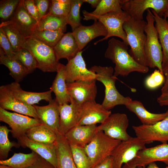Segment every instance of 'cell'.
Returning <instances> with one entry per match:
<instances>
[{"mask_svg": "<svg viewBox=\"0 0 168 168\" xmlns=\"http://www.w3.org/2000/svg\"><path fill=\"white\" fill-rule=\"evenodd\" d=\"M128 45L123 41L114 38L109 40L105 57L110 60L115 65L114 74L127 76L133 72L145 73L149 68L137 62L128 53Z\"/></svg>", "mask_w": 168, "mask_h": 168, "instance_id": "cell-1", "label": "cell"}, {"mask_svg": "<svg viewBox=\"0 0 168 168\" xmlns=\"http://www.w3.org/2000/svg\"><path fill=\"white\" fill-rule=\"evenodd\" d=\"M96 75V80L101 82L105 87V96L102 104L106 110H110L119 105H127L132 99L125 97L117 90L115 82L117 79L114 76V69L111 66H94L89 69Z\"/></svg>", "mask_w": 168, "mask_h": 168, "instance_id": "cell-2", "label": "cell"}, {"mask_svg": "<svg viewBox=\"0 0 168 168\" xmlns=\"http://www.w3.org/2000/svg\"><path fill=\"white\" fill-rule=\"evenodd\" d=\"M147 23L144 20H138L130 17L123 24L131 55L139 64L147 67L145 53L147 36L145 29Z\"/></svg>", "mask_w": 168, "mask_h": 168, "instance_id": "cell-3", "label": "cell"}, {"mask_svg": "<svg viewBox=\"0 0 168 168\" xmlns=\"http://www.w3.org/2000/svg\"><path fill=\"white\" fill-rule=\"evenodd\" d=\"M147 11V24L145 29L147 39L145 53L147 67L152 68H157L163 74L162 67L163 52L158 34L154 25V17L150 9Z\"/></svg>", "mask_w": 168, "mask_h": 168, "instance_id": "cell-4", "label": "cell"}, {"mask_svg": "<svg viewBox=\"0 0 168 168\" xmlns=\"http://www.w3.org/2000/svg\"><path fill=\"white\" fill-rule=\"evenodd\" d=\"M24 48L35 58L38 68L44 72H57L59 63L53 47L31 36L26 38Z\"/></svg>", "mask_w": 168, "mask_h": 168, "instance_id": "cell-5", "label": "cell"}, {"mask_svg": "<svg viewBox=\"0 0 168 168\" xmlns=\"http://www.w3.org/2000/svg\"><path fill=\"white\" fill-rule=\"evenodd\" d=\"M121 141L109 137L102 131L97 132L91 141L84 147L90 161L91 168L111 156Z\"/></svg>", "mask_w": 168, "mask_h": 168, "instance_id": "cell-6", "label": "cell"}, {"mask_svg": "<svg viewBox=\"0 0 168 168\" xmlns=\"http://www.w3.org/2000/svg\"><path fill=\"white\" fill-rule=\"evenodd\" d=\"M121 6L124 11L136 20H143L144 12L150 9L162 18L168 8V0H122Z\"/></svg>", "mask_w": 168, "mask_h": 168, "instance_id": "cell-7", "label": "cell"}, {"mask_svg": "<svg viewBox=\"0 0 168 168\" xmlns=\"http://www.w3.org/2000/svg\"><path fill=\"white\" fill-rule=\"evenodd\" d=\"M145 143L140 138L132 137L121 141L115 147L111 156L113 168H121L122 165L135 158L138 152L146 148Z\"/></svg>", "mask_w": 168, "mask_h": 168, "instance_id": "cell-8", "label": "cell"}, {"mask_svg": "<svg viewBox=\"0 0 168 168\" xmlns=\"http://www.w3.org/2000/svg\"><path fill=\"white\" fill-rule=\"evenodd\" d=\"M129 120L124 113L111 114L103 123L97 127V132H103L106 135L112 138L124 141L132 137L127 132Z\"/></svg>", "mask_w": 168, "mask_h": 168, "instance_id": "cell-9", "label": "cell"}, {"mask_svg": "<svg viewBox=\"0 0 168 168\" xmlns=\"http://www.w3.org/2000/svg\"><path fill=\"white\" fill-rule=\"evenodd\" d=\"M130 17V16L124 11L121 12H111L97 17L96 21L98 20L103 24L107 30V34L103 38L95 42L94 44L96 45L110 37L116 36L121 39L128 45L123 25Z\"/></svg>", "mask_w": 168, "mask_h": 168, "instance_id": "cell-10", "label": "cell"}, {"mask_svg": "<svg viewBox=\"0 0 168 168\" xmlns=\"http://www.w3.org/2000/svg\"><path fill=\"white\" fill-rule=\"evenodd\" d=\"M0 120L11 128L13 137L17 139L26 135L30 128L42 124L38 119L16 113L11 112L0 107Z\"/></svg>", "mask_w": 168, "mask_h": 168, "instance_id": "cell-11", "label": "cell"}, {"mask_svg": "<svg viewBox=\"0 0 168 168\" xmlns=\"http://www.w3.org/2000/svg\"><path fill=\"white\" fill-rule=\"evenodd\" d=\"M168 110V109L167 110ZM136 137L146 144L158 141L163 143L168 142V115L164 119L154 124H142L132 127Z\"/></svg>", "mask_w": 168, "mask_h": 168, "instance_id": "cell-12", "label": "cell"}, {"mask_svg": "<svg viewBox=\"0 0 168 168\" xmlns=\"http://www.w3.org/2000/svg\"><path fill=\"white\" fill-rule=\"evenodd\" d=\"M82 53V51L78 52L65 65L66 83L96 81V74L87 68Z\"/></svg>", "mask_w": 168, "mask_h": 168, "instance_id": "cell-13", "label": "cell"}, {"mask_svg": "<svg viewBox=\"0 0 168 168\" xmlns=\"http://www.w3.org/2000/svg\"><path fill=\"white\" fill-rule=\"evenodd\" d=\"M110 110L106 109L95 101L85 102L81 105L78 125H92L104 122L111 114Z\"/></svg>", "mask_w": 168, "mask_h": 168, "instance_id": "cell-14", "label": "cell"}, {"mask_svg": "<svg viewBox=\"0 0 168 168\" xmlns=\"http://www.w3.org/2000/svg\"><path fill=\"white\" fill-rule=\"evenodd\" d=\"M0 107L6 110L38 119L34 105H28L16 98L7 85L0 86Z\"/></svg>", "mask_w": 168, "mask_h": 168, "instance_id": "cell-15", "label": "cell"}, {"mask_svg": "<svg viewBox=\"0 0 168 168\" xmlns=\"http://www.w3.org/2000/svg\"><path fill=\"white\" fill-rule=\"evenodd\" d=\"M81 105L71 98L70 103L59 105V133L64 135L70 129L78 125Z\"/></svg>", "mask_w": 168, "mask_h": 168, "instance_id": "cell-16", "label": "cell"}, {"mask_svg": "<svg viewBox=\"0 0 168 168\" xmlns=\"http://www.w3.org/2000/svg\"><path fill=\"white\" fill-rule=\"evenodd\" d=\"M96 81H78L66 83L71 98L80 105L86 102L95 101L97 93Z\"/></svg>", "mask_w": 168, "mask_h": 168, "instance_id": "cell-17", "label": "cell"}, {"mask_svg": "<svg viewBox=\"0 0 168 168\" xmlns=\"http://www.w3.org/2000/svg\"><path fill=\"white\" fill-rule=\"evenodd\" d=\"M133 160L137 166L145 167L151 162L158 161L168 166V144L163 143L154 147L146 148L139 151Z\"/></svg>", "mask_w": 168, "mask_h": 168, "instance_id": "cell-18", "label": "cell"}, {"mask_svg": "<svg viewBox=\"0 0 168 168\" xmlns=\"http://www.w3.org/2000/svg\"><path fill=\"white\" fill-rule=\"evenodd\" d=\"M5 21L13 25L26 38L32 36L38 23L37 21L31 16L26 10L23 0H20L10 19Z\"/></svg>", "mask_w": 168, "mask_h": 168, "instance_id": "cell-19", "label": "cell"}, {"mask_svg": "<svg viewBox=\"0 0 168 168\" xmlns=\"http://www.w3.org/2000/svg\"><path fill=\"white\" fill-rule=\"evenodd\" d=\"M72 33L80 51H82L92 40L100 36L105 37L107 34L105 27L98 20L95 21L94 23L90 26H86L82 25Z\"/></svg>", "mask_w": 168, "mask_h": 168, "instance_id": "cell-20", "label": "cell"}, {"mask_svg": "<svg viewBox=\"0 0 168 168\" xmlns=\"http://www.w3.org/2000/svg\"><path fill=\"white\" fill-rule=\"evenodd\" d=\"M20 146L28 147L45 159L55 168L57 166L55 143L47 144L35 142L30 139L26 134L17 139Z\"/></svg>", "mask_w": 168, "mask_h": 168, "instance_id": "cell-21", "label": "cell"}, {"mask_svg": "<svg viewBox=\"0 0 168 168\" xmlns=\"http://www.w3.org/2000/svg\"><path fill=\"white\" fill-rule=\"evenodd\" d=\"M96 125H77L70 129L64 136L70 145L85 147L97 132Z\"/></svg>", "mask_w": 168, "mask_h": 168, "instance_id": "cell-22", "label": "cell"}, {"mask_svg": "<svg viewBox=\"0 0 168 168\" xmlns=\"http://www.w3.org/2000/svg\"><path fill=\"white\" fill-rule=\"evenodd\" d=\"M49 103L48 105L45 106L33 105L41 124L57 133H58L59 124V104L55 99Z\"/></svg>", "mask_w": 168, "mask_h": 168, "instance_id": "cell-23", "label": "cell"}, {"mask_svg": "<svg viewBox=\"0 0 168 168\" xmlns=\"http://www.w3.org/2000/svg\"><path fill=\"white\" fill-rule=\"evenodd\" d=\"M7 85L16 98L29 105H33L43 100L49 102L53 100L50 90L40 92L28 91L23 90L19 83L15 82Z\"/></svg>", "mask_w": 168, "mask_h": 168, "instance_id": "cell-24", "label": "cell"}, {"mask_svg": "<svg viewBox=\"0 0 168 168\" xmlns=\"http://www.w3.org/2000/svg\"><path fill=\"white\" fill-rule=\"evenodd\" d=\"M130 111L135 114L142 125H150L155 124L165 119L168 115V110L162 113H153L147 110L142 103L132 99L125 105Z\"/></svg>", "mask_w": 168, "mask_h": 168, "instance_id": "cell-25", "label": "cell"}, {"mask_svg": "<svg viewBox=\"0 0 168 168\" xmlns=\"http://www.w3.org/2000/svg\"><path fill=\"white\" fill-rule=\"evenodd\" d=\"M53 49L59 60L66 58L69 61L80 51L72 32L64 34Z\"/></svg>", "mask_w": 168, "mask_h": 168, "instance_id": "cell-26", "label": "cell"}, {"mask_svg": "<svg viewBox=\"0 0 168 168\" xmlns=\"http://www.w3.org/2000/svg\"><path fill=\"white\" fill-rule=\"evenodd\" d=\"M57 73L50 90L54 93L59 105L70 103L71 97L67 89L65 65L59 63Z\"/></svg>", "mask_w": 168, "mask_h": 168, "instance_id": "cell-27", "label": "cell"}, {"mask_svg": "<svg viewBox=\"0 0 168 168\" xmlns=\"http://www.w3.org/2000/svg\"><path fill=\"white\" fill-rule=\"evenodd\" d=\"M55 145L57 168H77L72 158L70 145L64 135L59 133H57Z\"/></svg>", "mask_w": 168, "mask_h": 168, "instance_id": "cell-28", "label": "cell"}, {"mask_svg": "<svg viewBox=\"0 0 168 168\" xmlns=\"http://www.w3.org/2000/svg\"><path fill=\"white\" fill-rule=\"evenodd\" d=\"M122 0H101L100 3L93 12H89L86 10L82 11L85 20H96L97 17L110 12H121Z\"/></svg>", "mask_w": 168, "mask_h": 168, "instance_id": "cell-29", "label": "cell"}, {"mask_svg": "<svg viewBox=\"0 0 168 168\" xmlns=\"http://www.w3.org/2000/svg\"><path fill=\"white\" fill-rule=\"evenodd\" d=\"M26 135L32 141L44 144H54L57 139L56 133L42 124L30 128L26 132Z\"/></svg>", "mask_w": 168, "mask_h": 168, "instance_id": "cell-30", "label": "cell"}, {"mask_svg": "<svg viewBox=\"0 0 168 168\" xmlns=\"http://www.w3.org/2000/svg\"><path fill=\"white\" fill-rule=\"evenodd\" d=\"M0 63L7 68L10 71V75L15 82L19 83L29 74L26 69L15 56H7L1 48L0 49Z\"/></svg>", "mask_w": 168, "mask_h": 168, "instance_id": "cell-31", "label": "cell"}, {"mask_svg": "<svg viewBox=\"0 0 168 168\" xmlns=\"http://www.w3.org/2000/svg\"><path fill=\"white\" fill-rule=\"evenodd\" d=\"M155 20V26L161 45L163 54L162 67L168 62V20L159 17L152 9Z\"/></svg>", "mask_w": 168, "mask_h": 168, "instance_id": "cell-32", "label": "cell"}, {"mask_svg": "<svg viewBox=\"0 0 168 168\" xmlns=\"http://www.w3.org/2000/svg\"><path fill=\"white\" fill-rule=\"evenodd\" d=\"M0 29L8 38L15 52L24 48L27 38L13 25L6 21L2 22L0 25Z\"/></svg>", "mask_w": 168, "mask_h": 168, "instance_id": "cell-33", "label": "cell"}, {"mask_svg": "<svg viewBox=\"0 0 168 168\" xmlns=\"http://www.w3.org/2000/svg\"><path fill=\"white\" fill-rule=\"evenodd\" d=\"M67 25L65 18L48 13L42 17L38 22L35 31L57 30L64 32L66 30Z\"/></svg>", "mask_w": 168, "mask_h": 168, "instance_id": "cell-34", "label": "cell"}, {"mask_svg": "<svg viewBox=\"0 0 168 168\" xmlns=\"http://www.w3.org/2000/svg\"><path fill=\"white\" fill-rule=\"evenodd\" d=\"M38 156L33 151L28 154L15 153L8 159L0 160V165L9 166L13 168H27L34 163Z\"/></svg>", "mask_w": 168, "mask_h": 168, "instance_id": "cell-35", "label": "cell"}, {"mask_svg": "<svg viewBox=\"0 0 168 168\" xmlns=\"http://www.w3.org/2000/svg\"><path fill=\"white\" fill-rule=\"evenodd\" d=\"M64 34L60 30H44L35 31L32 36L47 45L53 47Z\"/></svg>", "mask_w": 168, "mask_h": 168, "instance_id": "cell-36", "label": "cell"}, {"mask_svg": "<svg viewBox=\"0 0 168 168\" xmlns=\"http://www.w3.org/2000/svg\"><path fill=\"white\" fill-rule=\"evenodd\" d=\"M11 130L5 126H0V159H6L9 151L13 147H18V143L11 142L8 138L9 133Z\"/></svg>", "mask_w": 168, "mask_h": 168, "instance_id": "cell-37", "label": "cell"}, {"mask_svg": "<svg viewBox=\"0 0 168 168\" xmlns=\"http://www.w3.org/2000/svg\"><path fill=\"white\" fill-rule=\"evenodd\" d=\"M83 3L82 0H71L70 9L65 18L67 24L70 25L72 31L82 25L80 9Z\"/></svg>", "mask_w": 168, "mask_h": 168, "instance_id": "cell-38", "label": "cell"}, {"mask_svg": "<svg viewBox=\"0 0 168 168\" xmlns=\"http://www.w3.org/2000/svg\"><path fill=\"white\" fill-rule=\"evenodd\" d=\"M15 57L18 60L30 74L38 68L37 63L32 54L23 48L15 52Z\"/></svg>", "mask_w": 168, "mask_h": 168, "instance_id": "cell-39", "label": "cell"}, {"mask_svg": "<svg viewBox=\"0 0 168 168\" xmlns=\"http://www.w3.org/2000/svg\"><path fill=\"white\" fill-rule=\"evenodd\" d=\"M72 158L77 168H91L90 159L84 147L70 145Z\"/></svg>", "mask_w": 168, "mask_h": 168, "instance_id": "cell-40", "label": "cell"}, {"mask_svg": "<svg viewBox=\"0 0 168 168\" xmlns=\"http://www.w3.org/2000/svg\"><path fill=\"white\" fill-rule=\"evenodd\" d=\"M71 0H51L48 13L66 18L70 9Z\"/></svg>", "mask_w": 168, "mask_h": 168, "instance_id": "cell-41", "label": "cell"}, {"mask_svg": "<svg viewBox=\"0 0 168 168\" xmlns=\"http://www.w3.org/2000/svg\"><path fill=\"white\" fill-rule=\"evenodd\" d=\"M21 0H2L0 1V17L2 22L10 19Z\"/></svg>", "mask_w": 168, "mask_h": 168, "instance_id": "cell-42", "label": "cell"}, {"mask_svg": "<svg viewBox=\"0 0 168 168\" xmlns=\"http://www.w3.org/2000/svg\"><path fill=\"white\" fill-rule=\"evenodd\" d=\"M164 77L158 69H155L153 72L146 79L145 83L149 89H154L164 83Z\"/></svg>", "mask_w": 168, "mask_h": 168, "instance_id": "cell-43", "label": "cell"}, {"mask_svg": "<svg viewBox=\"0 0 168 168\" xmlns=\"http://www.w3.org/2000/svg\"><path fill=\"white\" fill-rule=\"evenodd\" d=\"M0 45L5 54L8 56L14 57L16 53L13 50L10 42L3 32L0 29Z\"/></svg>", "mask_w": 168, "mask_h": 168, "instance_id": "cell-44", "label": "cell"}, {"mask_svg": "<svg viewBox=\"0 0 168 168\" xmlns=\"http://www.w3.org/2000/svg\"><path fill=\"white\" fill-rule=\"evenodd\" d=\"M23 3L28 13L38 22L41 17L38 12L34 0H23Z\"/></svg>", "mask_w": 168, "mask_h": 168, "instance_id": "cell-45", "label": "cell"}, {"mask_svg": "<svg viewBox=\"0 0 168 168\" xmlns=\"http://www.w3.org/2000/svg\"><path fill=\"white\" fill-rule=\"evenodd\" d=\"M50 1L34 0L35 4L41 18L48 13Z\"/></svg>", "mask_w": 168, "mask_h": 168, "instance_id": "cell-46", "label": "cell"}, {"mask_svg": "<svg viewBox=\"0 0 168 168\" xmlns=\"http://www.w3.org/2000/svg\"><path fill=\"white\" fill-rule=\"evenodd\" d=\"M27 168H55L50 163L39 155L34 163Z\"/></svg>", "mask_w": 168, "mask_h": 168, "instance_id": "cell-47", "label": "cell"}, {"mask_svg": "<svg viewBox=\"0 0 168 168\" xmlns=\"http://www.w3.org/2000/svg\"><path fill=\"white\" fill-rule=\"evenodd\" d=\"M162 70L165 79L161 94H168V62L162 67Z\"/></svg>", "mask_w": 168, "mask_h": 168, "instance_id": "cell-48", "label": "cell"}, {"mask_svg": "<svg viewBox=\"0 0 168 168\" xmlns=\"http://www.w3.org/2000/svg\"><path fill=\"white\" fill-rule=\"evenodd\" d=\"M92 168H113V160L110 156Z\"/></svg>", "mask_w": 168, "mask_h": 168, "instance_id": "cell-49", "label": "cell"}, {"mask_svg": "<svg viewBox=\"0 0 168 168\" xmlns=\"http://www.w3.org/2000/svg\"><path fill=\"white\" fill-rule=\"evenodd\" d=\"M157 101L161 106H168V94H161L157 98Z\"/></svg>", "mask_w": 168, "mask_h": 168, "instance_id": "cell-50", "label": "cell"}, {"mask_svg": "<svg viewBox=\"0 0 168 168\" xmlns=\"http://www.w3.org/2000/svg\"><path fill=\"white\" fill-rule=\"evenodd\" d=\"M101 0H82L83 2H87L90 4L93 8H96Z\"/></svg>", "mask_w": 168, "mask_h": 168, "instance_id": "cell-51", "label": "cell"}, {"mask_svg": "<svg viewBox=\"0 0 168 168\" xmlns=\"http://www.w3.org/2000/svg\"><path fill=\"white\" fill-rule=\"evenodd\" d=\"M136 167L137 166L133 160L128 162L124 164L121 168H136Z\"/></svg>", "mask_w": 168, "mask_h": 168, "instance_id": "cell-52", "label": "cell"}, {"mask_svg": "<svg viewBox=\"0 0 168 168\" xmlns=\"http://www.w3.org/2000/svg\"><path fill=\"white\" fill-rule=\"evenodd\" d=\"M147 167L142 166H137L136 168H160L156 164L155 162H152L149 163ZM165 168H168V166H167Z\"/></svg>", "mask_w": 168, "mask_h": 168, "instance_id": "cell-53", "label": "cell"}, {"mask_svg": "<svg viewBox=\"0 0 168 168\" xmlns=\"http://www.w3.org/2000/svg\"><path fill=\"white\" fill-rule=\"evenodd\" d=\"M0 168H13L9 166L4 165H0Z\"/></svg>", "mask_w": 168, "mask_h": 168, "instance_id": "cell-54", "label": "cell"}, {"mask_svg": "<svg viewBox=\"0 0 168 168\" xmlns=\"http://www.w3.org/2000/svg\"><path fill=\"white\" fill-rule=\"evenodd\" d=\"M163 16H164L165 18H166L168 17V8L166 10V11L165 12Z\"/></svg>", "mask_w": 168, "mask_h": 168, "instance_id": "cell-55", "label": "cell"}]
</instances>
